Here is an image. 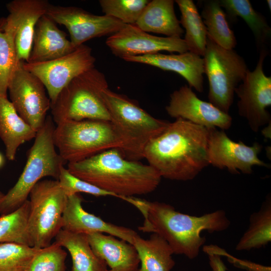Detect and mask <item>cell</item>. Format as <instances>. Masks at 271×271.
Here are the masks:
<instances>
[{"instance_id":"1","label":"cell","mask_w":271,"mask_h":271,"mask_svg":"<svg viewBox=\"0 0 271 271\" xmlns=\"http://www.w3.org/2000/svg\"><path fill=\"white\" fill-rule=\"evenodd\" d=\"M208 138V128L178 118L148 143L143 158L161 177L191 180L209 165Z\"/></svg>"},{"instance_id":"2","label":"cell","mask_w":271,"mask_h":271,"mask_svg":"<svg viewBox=\"0 0 271 271\" xmlns=\"http://www.w3.org/2000/svg\"><path fill=\"white\" fill-rule=\"evenodd\" d=\"M126 201L136 207L144 217L143 225L138 227L140 231L158 234L167 242L174 254L191 259L198 256L206 241L201 235L203 231L221 232L230 225L222 210L196 216L177 211L172 206L163 202L135 197H128Z\"/></svg>"},{"instance_id":"3","label":"cell","mask_w":271,"mask_h":271,"mask_svg":"<svg viewBox=\"0 0 271 271\" xmlns=\"http://www.w3.org/2000/svg\"><path fill=\"white\" fill-rule=\"evenodd\" d=\"M111 149L83 160L68 163L74 176L125 201L126 197L147 194L159 185L161 176L152 166L124 158Z\"/></svg>"},{"instance_id":"4","label":"cell","mask_w":271,"mask_h":271,"mask_svg":"<svg viewBox=\"0 0 271 271\" xmlns=\"http://www.w3.org/2000/svg\"><path fill=\"white\" fill-rule=\"evenodd\" d=\"M55 127L51 115H47L44 125L37 131L21 176L0 202L1 215L21 206L33 187L43 178L51 177L58 180L61 168L67 163L56 151L53 141Z\"/></svg>"},{"instance_id":"5","label":"cell","mask_w":271,"mask_h":271,"mask_svg":"<svg viewBox=\"0 0 271 271\" xmlns=\"http://www.w3.org/2000/svg\"><path fill=\"white\" fill-rule=\"evenodd\" d=\"M103 98L112 124L122 143L121 150L130 160L144 158L148 143L161 133L169 122L156 118L124 95L108 88Z\"/></svg>"},{"instance_id":"6","label":"cell","mask_w":271,"mask_h":271,"mask_svg":"<svg viewBox=\"0 0 271 271\" xmlns=\"http://www.w3.org/2000/svg\"><path fill=\"white\" fill-rule=\"evenodd\" d=\"M104 74L95 67L72 79L51 104L56 124L67 120L96 119L110 121L103 92L108 88Z\"/></svg>"},{"instance_id":"7","label":"cell","mask_w":271,"mask_h":271,"mask_svg":"<svg viewBox=\"0 0 271 271\" xmlns=\"http://www.w3.org/2000/svg\"><path fill=\"white\" fill-rule=\"evenodd\" d=\"M55 146L67 163L81 161L103 151L122 148V143L110 121L84 119L62 121L55 126Z\"/></svg>"},{"instance_id":"8","label":"cell","mask_w":271,"mask_h":271,"mask_svg":"<svg viewBox=\"0 0 271 271\" xmlns=\"http://www.w3.org/2000/svg\"><path fill=\"white\" fill-rule=\"evenodd\" d=\"M27 232L30 245L43 248L50 245L62 228L68 196L57 180H40L29 194Z\"/></svg>"},{"instance_id":"9","label":"cell","mask_w":271,"mask_h":271,"mask_svg":"<svg viewBox=\"0 0 271 271\" xmlns=\"http://www.w3.org/2000/svg\"><path fill=\"white\" fill-rule=\"evenodd\" d=\"M203 56L204 73L209 83V102L228 113L235 90L248 70L246 64L233 49L221 47L208 36Z\"/></svg>"},{"instance_id":"10","label":"cell","mask_w":271,"mask_h":271,"mask_svg":"<svg viewBox=\"0 0 271 271\" xmlns=\"http://www.w3.org/2000/svg\"><path fill=\"white\" fill-rule=\"evenodd\" d=\"M18 61L9 81L11 102L18 114L37 131L44 125L51 101L42 81Z\"/></svg>"},{"instance_id":"11","label":"cell","mask_w":271,"mask_h":271,"mask_svg":"<svg viewBox=\"0 0 271 271\" xmlns=\"http://www.w3.org/2000/svg\"><path fill=\"white\" fill-rule=\"evenodd\" d=\"M92 49L83 44L71 53L43 62H24V67L43 83L53 103L62 89L74 78L94 67Z\"/></svg>"},{"instance_id":"12","label":"cell","mask_w":271,"mask_h":271,"mask_svg":"<svg viewBox=\"0 0 271 271\" xmlns=\"http://www.w3.org/2000/svg\"><path fill=\"white\" fill-rule=\"evenodd\" d=\"M259 57L255 68L249 70L235 90L239 97L238 113L245 117L254 132L270 122V115L266 108L271 105V77L263 72V63L268 54L267 50L259 51Z\"/></svg>"},{"instance_id":"13","label":"cell","mask_w":271,"mask_h":271,"mask_svg":"<svg viewBox=\"0 0 271 271\" xmlns=\"http://www.w3.org/2000/svg\"><path fill=\"white\" fill-rule=\"evenodd\" d=\"M56 24L68 30L72 44L75 48L92 39L112 34L125 25L120 21L105 15L91 14L73 6L50 4L46 14Z\"/></svg>"},{"instance_id":"14","label":"cell","mask_w":271,"mask_h":271,"mask_svg":"<svg viewBox=\"0 0 271 271\" xmlns=\"http://www.w3.org/2000/svg\"><path fill=\"white\" fill-rule=\"evenodd\" d=\"M50 4L47 0H14L7 4L9 15L0 19V30L13 39L18 61H28L35 26Z\"/></svg>"},{"instance_id":"15","label":"cell","mask_w":271,"mask_h":271,"mask_svg":"<svg viewBox=\"0 0 271 271\" xmlns=\"http://www.w3.org/2000/svg\"><path fill=\"white\" fill-rule=\"evenodd\" d=\"M209 138L208 157L209 164L219 169L227 168L232 174L252 172V167L269 165L258 157L262 146L255 143L251 146L240 141L236 143L228 137L225 132L215 127L208 128Z\"/></svg>"},{"instance_id":"16","label":"cell","mask_w":271,"mask_h":271,"mask_svg":"<svg viewBox=\"0 0 271 271\" xmlns=\"http://www.w3.org/2000/svg\"><path fill=\"white\" fill-rule=\"evenodd\" d=\"M106 44L114 55L122 59L158 53L162 51L179 54L189 51L184 40L181 38L152 35L134 25H125L109 36Z\"/></svg>"},{"instance_id":"17","label":"cell","mask_w":271,"mask_h":271,"mask_svg":"<svg viewBox=\"0 0 271 271\" xmlns=\"http://www.w3.org/2000/svg\"><path fill=\"white\" fill-rule=\"evenodd\" d=\"M166 110L172 117L181 118L207 128L218 127L224 130L232 124V119L228 113L199 99L187 85L170 95Z\"/></svg>"},{"instance_id":"18","label":"cell","mask_w":271,"mask_h":271,"mask_svg":"<svg viewBox=\"0 0 271 271\" xmlns=\"http://www.w3.org/2000/svg\"><path fill=\"white\" fill-rule=\"evenodd\" d=\"M79 194L68 196L62 216V229L75 233H106L133 244L138 234L133 230L105 221L86 211Z\"/></svg>"},{"instance_id":"19","label":"cell","mask_w":271,"mask_h":271,"mask_svg":"<svg viewBox=\"0 0 271 271\" xmlns=\"http://www.w3.org/2000/svg\"><path fill=\"white\" fill-rule=\"evenodd\" d=\"M126 61L145 64L165 71L175 72L188 82L189 87L201 92L203 90L204 62L200 56L188 51L179 54L159 53L123 59Z\"/></svg>"},{"instance_id":"20","label":"cell","mask_w":271,"mask_h":271,"mask_svg":"<svg viewBox=\"0 0 271 271\" xmlns=\"http://www.w3.org/2000/svg\"><path fill=\"white\" fill-rule=\"evenodd\" d=\"M76 48L67 39L66 34L45 15L35 26L32 47L27 63L53 60L71 53Z\"/></svg>"},{"instance_id":"21","label":"cell","mask_w":271,"mask_h":271,"mask_svg":"<svg viewBox=\"0 0 271 271\" xmlns=\"http://www.w3.org/2000/svg\"><path fill=\"white\" fill-rule=\"evenodd\" d=\"M86 235L92 249L105 262L109 267L108 271H138L140 261L132 244L102 233Z\"/></svg>"},{"instance_id":"22","label":"cell","mask_w":271,"mask_h":271,"mask_svg":"<svg viewBox=\"0 0 271 271\" xmlns=\"http://www.w3.org/2000/svg\"><path fill=\"white\" fill-rule=\"evenodd\" d=\"M37 131L17 113L7 97L0 96V138L6 149V156L14 161L19 147L35 139Z\"/></svg>"},{"instance_id":"23","label":"cell","mask_w":271,"mask_h":271,"mask_svg":"<svg viewBox=\"0 0 271 271\" xmlns=\"http://www.w3.org/2000/svg\"><path fill=\"white\" fill-rule=\"evenodd\" d=\"M174 4L173 0L149 1L134 25L147 33L181 38L184 30L175 15Z\"/></svg>"},{"instance_id":"24","label":"cell","mask_w":271,"mask_h":271,"mask_svg":"<svg viewBox=\"0 0 271 271\" xmlns=\"http://www.w3.org/2000/svg\"><path fill=\"white\" fill-rule=\"evenodd\" d=\"M55 238V242L67 249L70 254L71 271H108L105 262L92 249L86 234L61 229Z\"/></svg>"},{"instance_id":"25","label":"cell","mask_w":271,"mask_h":271,"mask_svg":"<svg viewBox=\"0 0 271 271\" xmlns=\"http://www.w3.org/2000/svg\"><path fill=\"white\" fill-rule=\"evenodd\" d=\"M132 245L140 261L138 271H171L175 265L173 250L158 234L152 233L147 239L138 235Z\"/></svg>"},{"instance_id":"26","label":"cell","mask_w":271,"mask_h":271,"mask_svg":"<svg viewBox=\"0 0 271 271\" xmlns=\"http://www.w3.org/2000/svg\"><path fill=\"white\" fill-rule=\"evenodd\" d=\"M271 241V200L268 197L260 209L252 213L248 228L242 234L235 249L250 250L265 246Z\"/></svg>"},{"instance_id":"27","label":"cell","mask_w":271,"mask_h":271,"mask_svg":"<svg viewBox=\"0 0 271 271\" xmlns=\"http://www.w3.org/2000/svg\"><path fill=\"white\" fill-rule=\"evenodd\" d=\"M219 1L231 19L240 17L246 22L254 35L258 50H266L265 45L270 37V27L265 18L253 8L250 2L248 0Z\"/></svg>"},{"instance_id":"28","label":"cell","mask_w":271,"mask_h":271,"mask_svg":"<svg viewBox=\"0 0 271 271\" xmlns=\"http://www.w3.org/2000/svg\"><path fill=\"white\" fill-rule=\"evenodd\" d=\"M181 13L180 23L185 29L184 39L189 51L203 56L206 46L207 31L196 6L192 0H176Z\"/></svg>"},{"instance_id":"29","label":"cell","mask_w":271,"mask_h":271,"mask_svg":"<svg viewBox=\"0 0 271 271\" xmlns=\"http://www.w3.org/2000/svg\"><path fill=\"white\" fill-rule=\"evenodd\" d=\"M201 16L207 29V36L221 47L233 49L237 44L236 38L219 1H204Z\"/></svg>"},{"instance_id":"30","label":"cell","mask_w":271,"mask_h":271,"mask_svg":"<svg viewBox=\"0 0 271 271\" xmlns=\"http://www.w3.org/2000/svg\"><path fill=\"white\" fill-rule=\"evenodd\" d=\"M29 200L14 211L0 217V242H15L30 245L27 232Z\"/></svg>"},{"instance_id":"31","label":"cell","mask_w":271,"mask_h":271,"mask_svg":"<svg viewBox=\"0 0 271 271\" xmlns=\"http://www.w3.org/2000/svg\"><path fill=\"white\" fill-rule=\"evenodd\" d=\"M41 248L15 242L0 243V271H27Z\"/></svg>"},{"instance_id":"32","label":"cell","mask_w":271,"mask_h":271,"mask_svg":"<svg viewBox=\"0 0 271 271\" xmlns=\"http://www.w3.org/2000/svg\"><path fill=\"white\" fill-rule=\"evenodd\" d=\"M148 0H100L104 15L113 18L125 25H134L146 5Z\"/></svg>"},{"instance_id":"33","label":"cell","mask_w":271,"mask_h":271,"mask_svg":"<svg viewBox=\"0 0 271 271\" xmlns=\"http://www.w3.org/2000/svg\"><path fill=\"white\" fill-rule=\"evenodd\" d=\"M67 253L56 242L40 249L27 271H66Z\"/></svg>"},{"instance_id":"34","label":"cell","mask_w":271,"mask_h":271,"mask_svg":"<svg viewBox=\"0 0 271 271\" xmlns=\"http://www.w3.org/2000/svg\"><path fill=\"white\" fill-rule=\"evenodd\" d=\"M16 52L12 38L0 30V96L7 97L9 81L17 65Z\"/></svg>"},{"instance_id":"35","label":"cell","mask_w":271,"mask_h":271,"mask_svg":"<svg viewBox=\"0 0 271 271\" xmlns=\"http://www.w3.org/2000/svg\"><path fill=\"white\" fill-rule=\"evenodd\" d=\"M58 181L67 196L79 193H84L97 197L106 196L115 197L113 194L101 189L74 176L64 166L61 168Z\"/></svg>"},{"instance_id":"36","label":"cell","mask_w":271,"mask_h":271,"mask_svg":"<svg viewBox=\"0 0 271 271\" xmlns=\"http://www.w3.org/2000/svg\"><path fill=\"white\" fill-rule=\"evenodd\" d=\"M215 253L221 256H225L236 267L245 269L247 271H271V267L255 263L246 260L237 258L228 253L224 249L217 246L215 249Z\"/></svg>"},{"instance_id":"37","label":"cell","mask_w":271,"mask_h":271,"mask_svg":"<svg viewBox=\"0 0 271 271\" xmlns=\"http://www.w3.org/2000/svg\"><path fill=\"white\" fill-rule=\"evenodd\" d=\"M212 271H227V267L219 255L209 253L207 254Z\"/></svg>"},{"instance_id":"38","label":"cell","mask_w":271,"mask_h":271,"mask_svg":"<svg viewBox=\"0 0 271 271\" xmlns=\"http://www.w3.org/2000/svg\"><path fill=\"white\" fill-rule=\"evenodd\" d=\"M263 135L267 138H269V127L267 126L266 128H264L262 130Z\"/></svg>"},{"instance_id":"39","label":"cell","mask_w":271,"mask_h":271,"mask_svg":"<svg viewBox=\"0 0 271 271\" xmlns=\"http://www.w3.org/2000/svg\"><path fill=\"white\" fill-rule=\"evenodd\" d=\"M4 158L3 156L0 153V168L4 165Z\"/></svg>"},{"instance_id":"40","label":"cell","mask_w":271,"mask_h":271,"mask_svg":"<svg viewBox=\"0 0 271 271\" xmlns=\"http://www.w3.org/2000/svg\"><path fill=\"white\" fill-rule=\"evenodd\" d=\"M266 3L267 4L268 7L269 9V11H270V10H271V5H270L271 1H270V0L266 1Z\"/></svg>"},{"instance_id":"41","label":"cell","mask_w":271,"mask_h":271,"mask_svg":"<svg viewBox=\"0 0 271 271\" xmlns=\"http://www.w3.org/2000/svg\"><path fill=\"white\" fill-rule=\"evenodd\" d=\"M5 194H4L3 193H2L1 192H0V202L2 200V199H3V198L4 197Z\"/></svg>"}]
</instances>
